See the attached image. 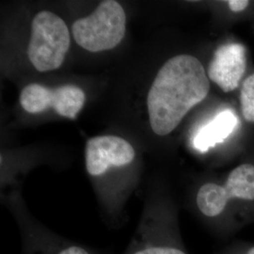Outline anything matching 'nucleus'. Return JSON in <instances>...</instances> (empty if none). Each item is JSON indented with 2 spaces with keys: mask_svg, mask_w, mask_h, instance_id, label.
<instances>
[{
  "mask_svg": "<svg viewBox=\"0 0 254 254\" xmlns=\"http://www.w3.org/2000/svg\"><path fill=\"white\" fill-rule=\"evenodd\" d=\"M240 102L244 118L254 123V73L243 82L240 91Z\"/></svg>",
  "mask_w": 254,
  "mask_h": 254,
  "instance_id": "obj_11",
  "label": "nucleus"
},
{
  "mask_svg": "<svg viewBox=\"0 0 254 254\" xmlns=\"http://www.w3.org/2000/svg\"><path fill=\"white\" fill-rule=\"evenodd\" d=\"M21 239V254H107L58 235L30 218L16 213Z\"/></svg>",
  "mask_w": 254,
  "mask_h": 254,
  "instance_id": "obj_6",
  "label": "nucleus"
},
{
  "mask_svg": "<svg viewBox=\"0 0 254 254\" xmlns=\"http://www.w3.org/2000/svg\"><path fill=\"white\" fill-rule=\"evenodd\" d=\"M247 67L245 46L229 43L219 46L209 64L208 78L225 92L239 87Z\"/></svg>",
  "mask_w": 254,
  "mask_h": 254,
  "instance_id": "obj_9",
  "label": "nucleus"
},
{
  "mask_svg": "<svg viewBox=\"0 0 254 254\" xmlns=\"http://www.w3.org/2000/svg\"><path fill=\"white\" fill-rule=\"evenodd\" d=\"M237 203L242 225L254 221V165L244 163L228 174L223 183L206 182L195 195V205L209 232L220 238L237 233L235 223Z\"/></svg>",
  "mask_w": 254,
  "mask_h": 254,
  "instance_id": "obj_2",
  "label": "nucleus"
},
{
  "mask_svg": "<svg viewBox=\"0 0 254 254\" xmlns=\"http://www.w3.org/2000/svg\"><path fill=\"white\" fill-rule=\"evenodd\" d=\"M135 157L134 148L120 136H95L86 144V170L93 178L102 179L114 170H124Z\"/></svg>",
  "mask_w": 254,
  "mask_h": 254,
  "instance_id": "obj_8",
  "label": "nucleus"
},
{
  "mask_svg": "<svg viewBox=\"0 0 254 254\" xmlns=\"http://www.w3.org/2000/svg\"><path fill=\"white\" fill-rule=\"evenodd\" d=\"M70 47V32L64 20L43 10L32 20L27 56L39 72L59 69Z\"/></svg>",
  "mask_w": 254,
  "mask_h": 254,
  "instance_id": "obj_4",
  "label": "nucleus"
},
{
  "mask_svg": "<svg viewBox=\"0 0 254 254\" xmlns=\"http://www.w3.org/2000/svg\"><path fill=\"white\" fill-rule=\"evenodd\" d=\"M250 2L248 0H230L228 1L229 8L234 12H240L248 8Z\"/></svg>",
  "mask_w": 254,
  "mask_h": 254,
  "instance_id": "obj_13",
  "label": "nucleus"
},
{
  "mask_svg": "<svg viewBox=\"0 0 254 254\" xmlns=\"http://www.w3.org/2000/svg\"><path fill=\"white\" fill-rule=\"evenodd\" d=\"M126 23L125 9L117 1H103L90 16L73 23V36L77 45L90 52L110 50L124 39Z\"/></svg>",
  "mask_w": 254,
  "mask_h": 254,
  "instance_id": "obj_5",
  "label": "nucleus"
},
{
  "mask_svg": "<svg viewBox=\"0 0 254 254\" xmlns=\"http://www.w3.org/2000/svg\"><path fill=\"white\" fill-rule=\"evenodd\" d=\"M209 78L200 61L190 55L170 59L160 68L147 95V108L154 134L166 136L187 113L208 95Z\"/></svg>",
  "mask_w": 254,
  "mask_h": 254,
  "instance_id": "obj_1",
  "label": "nucleus"
},
{
  "mask_svg": "<svg viewBox=\"0 0 254 254\" xmlns=\"http://www.w3.org/2000/svg\"><path fill=\"white\" fill-rule=\"evenodd\" d=\"M215 254H254V244L249 242H236L221 249Z\"/></svg>",
  "mask_w": 254,
  "mask_h": 254,
  "instance_id": "obj_12",
  "label": "nucleus"
},
{
  "mask_svg": "<svg viewBox=\"0 0 254 254\" xmlns=\"http://www.w3.org/2000/svg\"><path fill=\"white\" fill-rule=\"evenodd\" d=\"M124 254H190L176 215L169 207H148Z\"/></svg>",
  "mask_w": 254,
  "mask_h": 254,
  "instance_id": "obj_3",
  "label": "nucleus"
},
{
  "mask_svg": "<svg viewBox=\"0 0 254 254\" xmlns=\"http://www.w3.org/2000/svg\"><path fill=\"white\" fill-rule=\"evenodd\" d=\"M239 124V119L230 110H223L208 124L200 127L193 137V146L200 153H206L210 148L223 142Z\"/></svg>",
  "mask_w": 254,
  "mask_h": 254,
  "instance_id": "obj_10",
  "label": "nucleus"
},
{
  "mask_svg": "<svg viewBox=\"0 0 254 254\" xmlns=\"http://www.w3.org/2000/svg\"><path fill=\"white\" fill-rule=\"evenodd\" d=\"M85 93L73 85L50 89L40 84H30L24 88L20 103L28 113H40L52 108L65 118L75 119L85 104Z\"/></svg>",
  "mask_w": 254,
  "mask_h": 254,
  "instance_id": "obj_7",
  "label": "nucleus"
}]
</instances>
